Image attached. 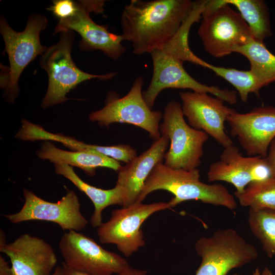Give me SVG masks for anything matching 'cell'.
<instances>
[{
  "label": "cell",
  "mask_w": 275,
  "mask_h": 275,
  "mask_svg": "<svg viewBox=\"0 0 275 275\" xmlns=\"http://www.w3.org/2000/svg\"><path fill=\"white\" fill-rule=\"evenodd\" d=\"M0 275H13L11 265L2 256H0Z\"/></svg>",
  "instance_id": "28"
},
{
  "label": "cell",
  "mask_w": 275,
  "mask_h": 275,
  "mask_svg": "<svg viewBox=\"0 0 275 275\" xmlns=\"http://www.w3.org/2000/svg\"><path fill=\"white\" fill-rule=\"evenodd\" d=\"M235 52L245 57L250 63V70L262 87L275 81V55L269 51L263 42L255 39L237 48Z\"/></svg>",
  "instance_id": "22"
},
{
  "label": "cell",
  "mask_w": 275,
  "mask_h": 275,
  "mask_svg": "<svg viewBox=\"0 0 275 275\" xmlns=\"http://www.w3.org/2000/svg\"><path fill=\"white\" fill-rule=\"evenodd\" d=\"M184 117L181 104L176 100L169 101L164 109L159 131L161 135H167L170 142L164 164L172 169L190 170L200 165L204 145L209 135L190 126Z\"/></svg>",
  "instance_id": "8"
},
{
  "label": "cell",
  "mask_w": 275,
  "mask_h": 275,
  "mask_svg": "<svg viewBox=\"0 0 275 275\" xmlns=\"http://www.w3.org/2000/svg\"><path fill=\"white\" fill-rule=\"evenodd\" d=\"M53 4L47 10L60 20L67 19L72 16L77 9L76 1L71 0L53 1Z\"/></svg>",
  "instance_id": "26"
},
{
  "label": "cell",
  "mask_w": 275,
  "mask_h": 275,
  "mask_svg": "<svg viewBox=\"0 0 275 275\" xmlns=\"http://www.w3.org/2000/svg\"><path fill=\"white\" fill-rule=\"evenodd\" d=\"M233 275H240V274H239L238 273H234Z\"/></svg>",
  "instance_id": "35"
},
{
  "label": "cell",
  "mask_w": 275,
  "mask_h": 275,
  "mask_svg": "<svg viewBox=\"0 0 275 275\" xmlns=\"http://www.w3.org/2000/svg\"><path fill=\"white\" fill-rule=\"evenodd\" d=\"M48 24L46 16L33 13L29 17L24 30L17 32L9 25L5 17H1L0 33L9 61V67H1L4 73L1 75V87L9 102H13L18 95V81L24 69L48 48L42 45L40 39L41 32Z\"/></svg>",
  "instance_id": "4"
},
{
  "label": "cell",
  "mask_w": 275,
  "mask_h": 275,
  "mask_svg": "<svg viewBox=\"0 0 275 275\" xmlns=\"http://www.w3.org/2000/svg\"><path fill=\"white\" fill-rule=\"evenodd\" d=\"M165 190L174 197L168 202L171 208L188 200L225 207L234 210L237 204L234 197L223 184H207L200 180L199 170L175 169L162 162L157 164L146 180L136 202L157 190Z\"/></svg>",
  "instance_id": "3"
},
{
  "label": "cell",
  "mask_w": 275,
  "mask_h": 275,
  "mask_svg": "<svg viewBox=\"0 0 275 275\" xmlns=\"http://www.w3.org/2000/svg\"><path fill=\"white\" fill-rule=\"evenodd\" d=\"M248 225L269 258L275 257V210L250 208Z\"/></svg>",
  "instance_id": "23"
},
{
  "label": "cell",
  "mask_w": 275,
  "mask_h": 275,
  "mask_svg": "<svg viewBox=\"0 0 275 275\" xmlns=\"http://www.w3.org/2000/svg\"><path fill=\"white\" fill-rule=\"evenodd\" d=\"M192 25L191 21H185L166 44L150 53L153 73L150 83L143 95L151 109L159 94L166 89H188L193 92L210 93L230 104L237 102L236 91L202 84L185 70L183 67L185 61L201 66L204 62L191 51L188 45V36Z\"/></svg>",
  "instance_id": "2"
},
{
  "label": "cell",
  "mask_w": 275,
  "mask_h": 275,
  "mask_svg": "<svg viewBox=\"0 0 275 275\" xmlns=\"http://www.w3.org/2000/svg\"><path fill=\"white\" fill-rule=\"evenodd\" d=\"M234 194L242 206L275 210L274 177L252 181L242 193Z\"/></svg>",
  "instance_id": "24"
},
{
  "label": "cell",
  "mask_w": 275,
  "mask_h": 275,
  "mask_svg": "<svg viewBox=\"0 0 275 275\" xmlns=\"http://www.w3.org/2000/svg\"><path fill=\"white\" fill-rule=\"evenodd\" d=\"M195 5L190 0H131L120 18L124 40L131 43L134 54L150 53L176 34Z\"/></svg>",
  "instance_id": "1"
},
{
  "label": "cell",
  "mask_w": 275,
  "mask_h": 275,
  "mask_svg": "<svg viewBox=\"0 0 275 275\" xmlns=\"http://www.w3.org/2000/svg\"><path fill=\"white\" fill-rule=\"evenodd\" d=\"M260 275H273L272 272L267 267H265L260 273Z\"/></svg>",
  "instance_id": "33"
},
{
  "label": "cell",
  "mask_w": 275,
  "mask_h": 275,
  "mask_svg": "<svg viewBox=\"0 0 275 275\" xmlns=\"http://www.w3.org/2000/svg\"><path fill=\"white\" fill-rule=\"evenodd\" d=\"M39 158L47 159L58 164H67L81 169L88 175L94 176L98 167L112 169L118 172L120 162L109 157L94 152L65 151L56 147L49 141H45L37 152Z\"/></svg>",
  "instance_id": "19"
},
{
  "label": "cell",
  "mask_w": 275,
  "mask_h": 275,
  "mask_svg": "<svg viewBox=\"0 0 275 275\" xmlns=\"http://www.w3.org/2000/svg\"><path fill=\"white\" fill-rule=\"evenodd\" d=\"M219 158L211 163L207 173L209 182L232 184L235 193H242L251 182L273 177L266 157H244L233 144L224 148Z\"/></svg>",
  "instance_id": "16"
},
{
  "label": "cell",
  "mask_w": 275,
  "mask_h": 275,
  "mask_svg": "<svg viewBox=\"0 0 275 275\" xmlns=\"http://www.w3.org/2000/svg\"><path fill=\"white\" fill-rule=\"evenodd\" d=\"M58 246L66 264L91 275L118 274L130 266L124 258L79 232H65Z\"/></svg>",
  "instance_id": "12"
},
{
  "label": "cell",
  "mask_w": 275,
  "mask_h": 275,
  "mask_svg": "<svg viewBox=\"0 0 275 275\" xmlns=\"http://www.w3.org/2000/svg\"><path fill=\"white\" fill-rule=\"evenodd\" d=\"M169 142L167 135H161L149 148L118 171L116 184L122 187L126 193V201L123 207L137 202L150 173L164 159Z\"/></svg>",
  "instance_id": "18"
},
{
  "label": "cell",
  "mask_w": 275,
  "mask_h": 275,
  "mask_svg": "<svg viewBox=\"0 0 275 275\" xmlns=\"http://www.w3.org/2000/svg\"><path fill=\"white\" fill-rule=\"evenodd\" d=\"M195 249L201 258L195 275H227L258 256L256 247L231 228L219 229L210 237L200 238Z\"/></svg>",
  "instance_id": "7"
},
{
  "label": "cell",
  "mask_w": 275,
  "mask_h": 275,
  "mask_svg": "<svg viewBox=\"0 0 275 275\" xmlns=\"http://www.w3.org/2000/svg\"><path fill=\"white\" fill-rule=\"evenodd\" d=\"M55 172L70 180L91 200L94 211L90 218L93 228H98L102 223V212L107 206L120 205L124 206L126 201L124 189L118 185L110 189H103L91 185L82 180L74 172L71 166L54 164Z\"/></svg>",
  "instance_id": "20"
},
{
  "label": "cell",
  "mask_w": 275,
  "mask_h": 275,
  "mask_svg": "<svg viewBox=\"0 0 275 275\" xmlns=\"http://www.w3.org/2000/svg\"><path fill=\"white\" fill-rule=\"evenodd\" d=\"M143 78L139 76L123 97L119 98L114 92H109L105 105L91 113L89 119L101 126H108L113 123L131 124L147 131L155 141L159 139L161 136L159 122L163 114L160 111H152L148 106L143 97Z\"/></svg>",
  "instance_id": "9"
},
{
  "label": "cell",
  "mask_w": 275,
  "mask_h": 275,
  "mask_svg": "<svg viewBox=\"0 0 275 275\" xmlns=\"http://www.w3.org/2000/svg\"><path fill=\"white\" fill-rule=\"evenodd\" d=\"M171 208L169 202H136L113 210L109 219L97 229L101 243L114 244L128 257L145 244L142 226L152 214Z\"/></svg>",
  "instance_id": "10"
},
{
  "label": "cell",
  "mask_w": 275,
  "mask_h": 275,
  "mask_svg": "<svg viewBox=\"0 0 275 275\" xmlns=\"http://www.w3.org/2000/svg\"><path fill=\"white\" fill-rule=\"evenodd\" d=\"M226 121L231 135L237 138L248 155L267 156L269 146L275 138V106L255 107L243 114L236 112Z\"/></svg>",
  "instance_id": "15"
},
{
  "label": "cell",
  "mask_w": 275,
  "mask_h": 275,
  "mask_svg": "<svg viewBox=\"0 0 275 275\" xmlns=\"http://www.w3.org/2000/svg\"><path fill=\"white\" fill-rule=\"evenodd\" d=\"M182 113L188 124L211 136L224 148L233 142L225 131L227 117L236 112L224 104V101L208 93L196 92H181Z\"/></svg>",
  "instance_id": "14"
},
{
  "label": "cell",
  "mask_w": 275,
  "mask_h": 275,
  "mask_svg": "<svg viewBox=\"0 0 275 275\" xmlns=\"http://www.w3.org/2000/svg\"><path fill=\"white\" fill-rule=\"evenodd\" d=\"M60 33L58 41L48 47L40 58V66L48 76V88L41 103L43 108L66 101L67 94L82 82L94 78L109 80L117 74L115 72L94 74L80 70L71 57L74 32L65 31Z\"/></svg>",
  "instance_id": "5"
},
{
  "label": "cell",
  "mask_w": 275,
  "mask_h": 275,
  "mask_svg": "<svg viewBox=\"0 0 275 275\" xmlns=\"http://www.w3.org/2000/svg\"><path fill=\"white\" fill-rule=\"evenodd\" d=\"M76 2L75 13L69 18L60 20L53 35L65 31H75L81 37L78 44L81 50H99L113 60L119 59L126 51L122 44L125 41L123 35L109 32L107 26L96 23L90 17L92 12L101 14L104 12L105 1L82 0Z\"/></svg>",
  "instance_id": "11"
},
{
  "label": "cell",
  "mask_w": 275,
  "mask_h": 275,
  "mask_svg": "<svg viewBox=\"0 0 275 275\" xmlns=\"http://www.w3.org/2000/svg\"><path fill=\"white\" fill-rule=\"evenodd\" d=\"M147 271L129 267L118 275H146Z\"/></svg>",
  "instance_id": "30"
},
{
  "label": "cell",
  "mask_w": 275,
  "mask_h": 275,
  "mask_svg": "<svg viewBox=\"0 0 275 275\" xmlns=\"http://www.w3.org/2000/svg\"><path fill=\"white\" fill-rule=\"evenodd\" d=\"M266 157L271 170L272 176L275 178V138L269 146Z\"/></svg>",
  "instance_id": "27"
},
{
  "label": "cell",
  "mask_w": 275,
  "mask_h": 275,
  "mask_svg": "<svg viewBox=\"0 0 275 275\" xmlns=\"http://www.w3.org/2000/svg\"><path fill=\"white\" fill-rule=\"evenodd\" d=\"M62 267L61 266H58L54 269L53 272L51 275H62Z\"/></svg>",
  "instance_id": "32"
},
{
  "label": "cell",
  "mask_w": 275,
  "mask_h": 275,
  "mask_svg": "<svg viewBox=\"0 0 275 275\" xmlns=\"http://www.w3.org/2000/svg\"><path fill=\"white\" fill-rule=\"evenodd\" d=\"M223 4L233 5L239 11L250 27L255 40L263 42L272 35L268 8L262 0H220Z\"/></svg>",
  "instance_id": "21"
},
{
  "label": "cell",
  "mask_w": 275,
  "mask_h": 275,
  "mask_svg": "<svg viewBox=\"0 0 275 275\" xmlns=\"http://www.w3.org/2000/svg\"><path fill=\"white\" fill-rule=\"evenodd\" d=\"M198 35L204 49L215 58H221L254 39L241 15L220 0L208 1L202 13Z\"/></svg>",
  "instance_id": "6"
},
{
  "label": "cell",
  "mask_w": 275,
  "mask_h": 275,
  "mask_svg": "<svg viewBox=\"0 0 275 275\" xmlns=\"http://www.w3.org/2000/svg\"><path fill=\"white\" fill-rule=\"evenodd\" d=\"M25 201L16 213L3 215L13 224L29 221H44L58 224L63 230L79 232L88 224L82 214L78 198L73 190H68L57 202L44 200L33 191L23 189Z\"/></svg>",
  "instance_id": "13"
},
{
  "label": "cell",
  "mask_w": 275,
  "mask_h": 275,
  "mask_svg": "<svg viewBox=\"0 0 275 275\" xmlns=\"http://www.w3.org/2000/svg\"><path fill=\"white\" fill-rule=\"evenodd\" d=\"M260 272L259 269L257 268L255 269L254 271L253 272V275H260Z\"/></svg>",
  "instance_id": "34"
},
{
  "label": "cell",
  "mask_w": 275,
  "mask_h": 275,
  "mask_svg": "<svg viewBox=\"0 0 275 275\" xmlns=\"http://www.w3.org/2000/svg\"><path fill=\"white\" fill-rule=\"evenodd\" d=\"M10 259L13 275H51L58 260L44 240L23 234L0 249Z\"/></svg>",
  "instance_id": "17"
},
{
  "label": "cell",
  "mask_w": 275,
  "mask_h": 275,
  "mask_svg": "<svg viewBox=\"0 0 275 275\" xmlns=\"http://www.w3.org/2000/svg\"><path fill=\"white\" fill-rule=\"evenodd\" d=\"M61 266L62 267V275H91L73 268L68 266L64 262L62 263Z\"/></svg>",
  "instance_id": "29"
},
{
  "label": "cell",
  "mask_w": 275,
  "mask_h": 275,
  "mask_svg": "<svg viewBox=\"0 0 275 275\" xmlns=\"http://www.w3.org/2000/svg\"><path fill=\"white\" fill-rule=\"evenodd\" d=\"M231 84L237 90L241 101L246 102L251 93L259 95L263 87L256 76L250 70L214 66L206 62L203 66Z\"/></svg>",
  "instance_id": "25"
},
{
  "label": "cell",
  "mask_w": 275,
  "mask_h": 275,
  "mask_svg": "<svg viewBox=\"0 0 275 275\" xmlns=\"http://www.w3.org/2000/svg\"><path fill=\"white\" fill-rule=\"evenodd\" d=\"M6 244L5 234L3 230L1 228L0 230V249L3 248Z\"/></svg>",
  "instance_id": "31"
}]
</instances>
